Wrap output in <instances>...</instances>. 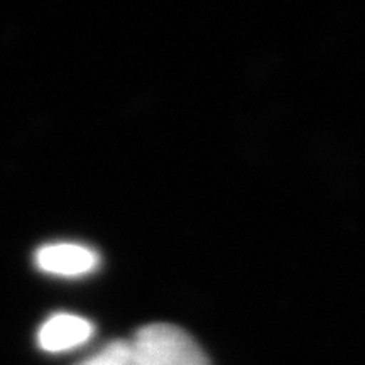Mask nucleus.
Segmentation results:
<instances>
[{"label": "nucleus", "instance_id": "f257e3e1", "mask_svg": "<svg viewBox=\"0 0 365 365\" xmlns=\"http://www.w3.org/2000/svg\"><path fill=\"white\" fill-rule=\"evenodd\" d=\"M134 365H212L193 336L171 323H150L130 340Z\"/></svg>", "mask_w": 365, "mask_h": 365}, {"label": "nucleus", "instance_id": "f03ea898", "mask_svg": "<svg viewBox=\"0 0 365 365\" xmlns=\"http://www.w3.org/2000/svg\"><path fill=\"white\" fill-rule=\"evenodd\" d=\"M34 264L39 271L59 277H81L93 272L100 264L97 250L81 244L58 242L36 250Z\"/></svg>", "mask_w": 365, "mask_h": 365}, {"label": "nucleus", "instance_id": "7ed1b4c3", "mask_svg": "<svg viewBox=\"0 0 365 365\" xmlns=\"http://www.w3.org/2000/svg\"><path fill=\"white\" fill-rule=\"evenodd\" d=\"M93 323L71 313H56L41 325L38 345L48 354L68 352L85 345L93 336Z\"/></svg>", "mask_w": 365, "mask_h": 365}, {"label": "nucleus", "instance_id": "20e7f679", "mask_svg": "<svg viewBox=\"0 0 365 365\" xmlns=\"http://www.w3.org/2000/svg\"><path fill=\"white\" fill-rule=\"evenodd\" d=\"M76 365H134L130 341L113 340L97 354Z\"/></svg>", "mask_w": 365, "mask_h": 365}]
</instances>
